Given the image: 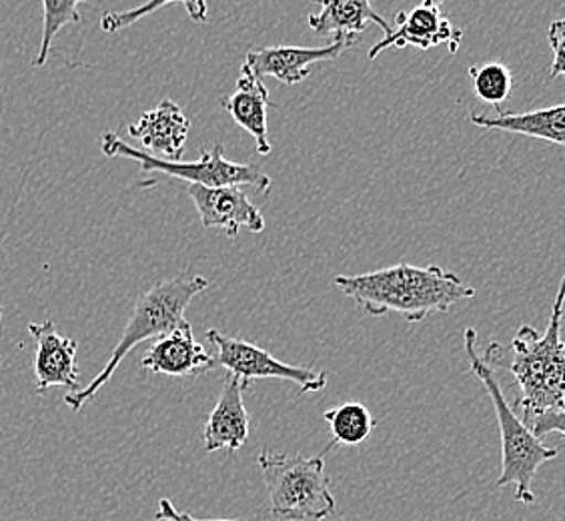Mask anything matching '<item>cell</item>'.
I'll list each match as a JSON object with an SVG mask.
<instances>
[{
  "label": "cell",
  "instance_id": "cell-1",
  "mask_svg": "<svg viewBox=\"0 0 565 521\" xmlns=\"http://www.w3.org/2000/svg\"><path fill=\"white\" fill-rule=\"evenodd\" d=\"M367 316H402L409 323H422L434 313H446L459 301L471 299L476 289L439 265L415 267L399 263L363 275H339L333 279Z\"/></svg>",
  "mask_w": 565,
  "mask_h": 521
},
{
  "label": "cell",
  "instance_id": "cell-2",
  "mask_svg": "<svg viewBox=\"0 0 565 521\" xmlns=\"http://www.w3.org/2000/svg\"><path fill=\"white\" fill-rule=\"evenodd\" d=\"M564 283L555 295L554 311L544 336L522 326L513 337L510 371L522 391V422L537 439L547 434L564 435L565 429V348L562 341Z\"/></svg>",
  "mask_w": 565,
  "mask_h": 521
},
{
  "label": "cell",
  "instance_id": "cell-3",
  "mask_svg": "<svg viewBox=\"0 0 565 521\" xmlns=\"http://www.w3.org/2000/svg\"><path fill=\"white\" fill-rule=\"evenodd\" d=\"M209 287L205 277H174L167 281H159L152 285L147 294L139 297V301L132 309L131 319L122 331L119 343L113 349L110 359L103 371L95 380L88 383L85 390L71 391L66 393L65 403L73 412H81L85 403L90 402L103 385L109 383L110 378L120 365V361L131 353L132 349L141 345L142 341L157 339V337L169 333L171 329L181 326L185 321L186 307L195 299L196 295L203 294Z\"/></svg>",
  "mask_w": 565,
  "mask_h": 521
},
{
  "label": "cell",
  "instance_id": "cell-4",
  "mask_svg": "<svg viewBox=\"0 0 565 521\" xmlns=\"http://www.w3.org/2000/svg\"><path fill=\"white\" fill-rule=\"evenodd\" d=\"M466 355L473 375L481 381V385L490 393L493 412L498 415L501 434V476L498 488L515 486V500L523 506L535 503L532 483L537 469L554 461L557 449L547 447L523 425L518 413L513 412L510 402L501 391L500 381L495 375V368L490 361L478 353V331L466 329Z\"/></svg>",
  "mask_w": 565,
  "mask_h": 521
},
{
  "label": "cell",
  "instance_id": "cell-5",
  "mask_svg": "<svg viewBox=\"0 0 565 521\" xmlns=\"http://www.w3.org/2000/svg\"><path fill=\"white\" fill-rule=\"evenodd\" d=\"M327 447L321 456L305 457L263 449L257 457L269 493L273 518L321 521L335 511V498L326 474Z\"/></svg>",
  "mask_w": 565,
  "mask_h": 521
},
{
  "label": "cell",
  "instance_id": "cell-6",
  "mask_svg": "<svg viewBox=\"0 0 565 521\" xmlns=\"http://www.w3.org/2000/svg\"><path fill=\"white\" fill-rule=\"evenodd\" d=\"M100 151L105 157H122L135 163L141 164L142 171L147 173H161L173 179L186 181L189 185L203 187H228L249 185L257 191H269L271 179L263 173L257 164L233 163L225 159L223 147L217 145L209 151H203L199 161H167L151 152L139 151L129 142L119 139L115 132H105Z\"/></svg>",
  "mask_w": 565,
  "mask_h": 521
},
{
  "label": "cell",
  "instance_id": "cell-7",
  "mask_svg": "<svg viewBox=\"0 0 565 521\" xmlns=\"http://www.w3.org/2000/svg\"><path fill=\"white\" fill-rule=\"evenodd\" d=\"M209 341L217 348V358H213L215 368H225L231 375L239 380H282L295 383L301 393H317L327 387V371H313L309 368L289 365L273 358L269 351L235 337L223 336L217 329L205 333Z\"/></svg>",
  "mask_w": 565,
  "mask_h": 521
},
{
  "label": "cell",
  "instance_id": "cell-8",
  "mask_svg": "<svg viewBox=\"0 0 565 521\" xmlns=\"http://www.w3.org/2000/svg\"><path fill=\"white\" fill-rule=\"evenodd\" d=\"M446 0H424L409 11H399L395 14V29L385 34L381 41L370 49L371 61L387 51V49H407L415 46L422 51H429L439 44H447L449 53L456 55L459 44L463 41V31L454 26V22L444 14Z\"/></svg>",
  "mask_w": 565,
  "mask_h": 521
},
{
  "label": "cell",
  "instance_id": "cell-9",
  "mask_svg": "<svg viewBox=\"0 0 565 521\" xmlns=\"http://www.w3.org/2000/svg\"><path fill=\"white\" fill-rule=\"evenodd\" d=\"M186 195L195 203L201 225L223 228L231 240L239 235L241 228H247L250 233H262L265 228L262 211L253 205L241 187L189 185Z\"/></svg>",
  "mask_w": 565,
  "mask_h": 521
},
{
  "label": "cell",
  "instance_id": "cell-10",
  "mask_svg": "<svg viewBox=\"0 0 565 521\" xmlns=\"http://www.w3.org/2000/svg\"><path fill=\"white\" fill-rule=\"evenodd\" d=\"M355 46L349 41H331L327 46H263L257 51H250L245 65L257 76H271L287 87L299 85L309 76V68L319 63L335 61L343 55L348 49Z\"/></svg>",
  "mask_w": 565,
  "mask_h": 521
},
{
  "label": "cell",
  "instance_id": "cell-11",
  "mask_svg": "<svg viewBox=\"0 0 565 521\" xmlns=\"http://www.w3.org/2000/svg\"><path fill=\"white\" fill-rule=\"evenodd\" d=\"M141 365L167 378H199L215 368L213 358L196 341L193 326L186 319L152 341L142 355Z\"/></svg>",
  "mask_w": 565,
  "mask_h": 521
},
{
  "label": "cell",
  "instance_id": "cell-12",
  "mask_svg": "<svg viewBox=\"0 0 565 521\" xmlns=\"http://www.w3.org/2000/svg\"><path fill=\"white\" fill-rule=\"evenodd\" d=\"M29 333L36 343V393H46L51 387H65L68 393L78 390L76 341L61 336L51 319L43 323H31Z\"/></svg>",
  "mask_w": 565,
  "mask_h": 521
},
{
  "label": "cell",
  "instance_id": "cell-13",
  "mask_svg": "<svg viewBox=\"0 0 565 521\" xmlns=\"http://www.w3.org/2000/svg\"><path fill=\"white\" fill-rule=\"evenodd\" d=\"M249 387V381L237 375H225L223 390L213 412L209 413L207 424L203 429V442L209 454L218 449L237 451L249 439V413L243 403V393Z\"/></svg>",
  "mask_w": 565,
  "mask_h": 521
},
{
  "label": "cell",
  "instance_id": "cell-14",
  "mask_svg": "<svg viewBox=\"0 0 565 521\" xmlns=\"http://www.w3.org/2000/svg\"><path fill=\"white\" fill-rule=\"evenodd\" d=\"M321 7L317 14H309V29L317 36H331L333 41L359 43L361 33L371 22L377 24L383 36L392 33V26L373 9L371 0H311Z\"/></svg>",
  "mask_w": 565,
  "mask_h": 521
},
{
  "label": "cell",
  "instance_id": "cell-15",
  "mask_svg": "<svg viewBox=\"0 0 565 521\" xmlns=\"http://www.w3.org/2000/svg\"><path fill=\"white\" fill-rule=\"evenodd\" d=\"M132 139L142 142L147 151L159 152L167 161H181L185 151L191 123L183 109L173 100H163L154 109L147 110L141 119L129 127Z\"/></svg>",
  "mask_w": 565,
  "mask_h": 521
},
{
  "label": "cell",
  "instance_id": "cell-16",
  "mask_svg": "<svg viewBox=\"0 0 565 521\" xmlns=\"http://www.w3.org/2000/svg\"><path fill=\"white\" fill-rule=\"evenodd\" d=\"M221 107L227 110L241 129L247 130L255 139L257 151L262 155L271 152V142L267 137V110L271 107L269 91L262 76L255 75L245 63L241 66L235 93L221 98Z\"/></svg>",
  "mask_w": 565,
  "mask_h": 521
},
{
  "label": "cell",
  "instance_id": "cell-17",
  "mask_svg": "<svg viewBox=\"0 0 565 521\" xmlns=\"http://www.w3.org/2000/svg\"><path fill=\"white\" fill-rule=\"evenodd\" d=\"M469 120L481 129L525 135V137H533V139L554 142L557 147H562L565 141L564 105L520 113V115L518 113H500L498 117H486V115L473 113Z\"/></svg>",
  "mask_w": 565,
  "mask_h": 521
},
{
  "label": "cell",
  "instance_id": "cell-18",
  "mask_svg": "<svg viewBox=\"0 0 565 521\" xmlns=\"http://www.w3.org/2000/svg\"><path fill=\"white\" fill-rule=\"evenodd\" d=\"M327 424L331 427V446L358 447L373 434L377 419L363 403L349 402L326 412Z\"/></svg>",
  "mask_w": 565,
  "mask_h": 521
},
{
  "label": "cell",
  "instance_id": "cell-19",
  "mask_svg": "<svg viewBox=\"0 0 565 521\" xmlns=\"http://www.w3.org/2000/svg\"><path fill=\"white\" fill-rule=\"evenodd\" d=\"M181 2L186 9V14L191 17V21L205 22L209 19L207 0H147L141 7H135L129 11L122 12H105L100 19V29L105 33H119L127 26H132L135 22L141 21L145 17H149L152 12L161 11L167 4Z\"/></svg>",
  "mask_w": 565,
  "mask_h": 521
},
{
  "label": "cell",
  "instance_id": "cell-20",
  "mask_svg": "<svg viewBox=\"0 0 565 521\" xmlns=\"http://www.w3.org/2000/svg\"><path fill=\"white\" fill-rule=\"evenodd\" d=\"M81 2L87 0H43V36L33 61L36 68L46 65L56 34L68 24H81V12L76 9Z\"/></svg>",
  "mask_w": 565,
  "mask_h": 521
},
{
  "label": "cell",
  "instance_id": "cell-21",
  "mask_svg": "<svg viewBox=\"0 0 565 521\" xmlns=\"http://www.w3.org/2000/svg\"><path fill=\"white\" fill-rule=\"evenodd\" d=\"M469 76L473 81L476 95L483 103L501 110V105L510 98L511 88H513V75L510 68L501 63H488L483 66H471Z\"/></svg>",
  "mask_w": 565,
  "mask_h": 521
},
{
  "label": "cell",
  "instance_id": "cell-22",
  "mask_svg": "<svg viewBox=\"0 0 565 521\" xmlns=\"http://www.w3.org/2000/svg\"><path fill=\"white\" fill-rule=\"evenodd\" d=\"M547 41L554 51V63H552V78H557L564 75V43H565V29L564 21H557L550 24V33H547Z\"/></svg>",
  "mask_w": 565,
  "mask_h": 521
},
{
  "label": "cell",
  "instance_id": "cell-23",
  "mask_svg": "<svg viewBox=\"0 0 565 521\" xmlns=\"http://www.w3.org/2000/svg\"><path fill=\"white\" fill-rule=\"evenodd\" d=\"M159 521H237V520H199L195 515L186 513V511H179L174 508L171 500L159 501V511L154 515Z\"/></svg>",
  "mask_w": 565,
  "mask_h": 521
},
{
  "label": "cell",
  "instance_id": "cell-24",
  "mask_svg": "<svg viewBox=\"0 0 565 521\" xmlns=\"http://www.w3.org/2000/svg\"><path fill=\"white\" fill-rule=\"evenodd\" d=\"M0 323H2V305H0Z\"/></svg>",
  "mask_w": 565,
  "mask_h": 521
},
{
  "label": "cell",
  "instance_id": "cell-25",
  "mask_svg": "<svg viewBox=\"0 0 565 521\" xmlns=\"http://www.w3.org/2000/svg\"><path fill=\"white\" fill-rule=\"evenodd\" d=\"M335 521H349L348 518H341V520H335Z\"/></svg>",
  "mask_w": 565,
  "mask_h": 521
}]
</instances>
